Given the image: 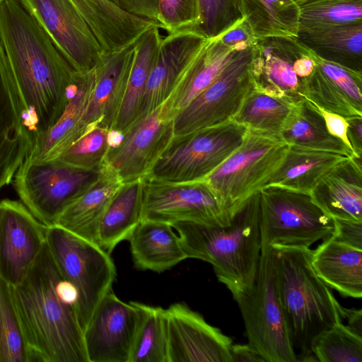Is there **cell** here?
Here are the masks:
<instances>
[{"mask_svg":"<svg viewBox=\"0 0 362 362\" xmlns=\"http://www.w3.org/2000/svg\"><path fill=\"white\" fill-rule=\"evenodd\" d=\"M0 43L22 125L33 147L64 111L76 71L18 0L0 5Z\"/></svg>","mask_w":362,"mask_h":362,"instance_id":"cell-1","label":"cell"},{"mask_svg":"<svg viewBox=\"0 0 362 362\" xmlns=\"http://www.w3.org/2000/svg\"><path fill=\"white\" fill-rule=\"evenodd\" d=\"M11 291L35 362H88L76 311L77 291L60 274L46 244Z\"/></svg>","mask_w":362,"mask_h":362,"instance_id":"cell-2","label":"cell"},{"mask_svg":"<svg viewBox=\"0 0 362 362\" xmlns=\"http://www.w3.org/2000/svg\"><path fill=\"white\" fill-rule=\"evenodd\" d=\"M276 284L289 337L302 361L312 354L315 338L341 323L342 306L332 288L316 274L310 248L274 247Z\"/></svg>","mask_w":362,"mask_h":362,"instance_id":"cell-3","label":"cell"},{"mask_svg":"<svg viewBox=\"0 0 362 362\" xmlns=\"http://www.w3.org/2000/svg\"><path fill=\"white\" fill-rule=\"evenodd\" d=\"M257 194L226 226L192 222L172 226L187 258L210 263L233 296L250 289L257 274L261 255Z\"/></svg>","mask_w":362,"mask_h":362,"instance_id":"cell-4","label":"cell"},{"mask_svg":"<svg viewBox=\"0 0 362 362\" xmlns=\"http://www.w3.org/2000/svg\"><path fill=\"white\" fill-rule=\"evenodd\" d=\"M289 147L280 136L247 128L237 150L204 179L217 194L229 221L267 185Z\"/></svg>","mask_w":362,"mask_h":362,"instance_id":"cell-5","label":"cell"},{"mask_svg":"<svg viewBox=\"0 0 362 362\" xmlns=\"http://www.w3.org/2000/svg\"><path fill=\"white\" fill-rule=\"evenodd\" d=\"M257 195L261 252L274 247L309 248L334 233V219L309 193L266 186Z\"/></svg>","mask_w":362,"mask_h":362,"instance_id":"cell-6","label":"cell"},{"mask_svg":"<svg viewBox=\"0 0 362 362\" xmlns=\"http://www.w3.org/2000/svg\"><path fill=\"white\" fill-rule=\"evenodd\" d=\"M46 245L62 276L78 293L77 315L84 331L95 310L112 289L116 267L98 244L64 228L47 226Z\"/></svg>","mask_w":362,"mask_h":362,"instance_id":"cell-7","label":"cell"},{"mask_svg":"<svg viewBox=\"0 0 362 362\" xmlns=\"http://www.w3.org/2000/svg\"><path fill=\"white\" fill-rule=\"evenodd\" d=\"M233 297L244 322L247 344L265 362H296L276 288L272 247L261 252L252 287Z\"/></svg>","mask_w":362,"mask_h":362,"instance_id":"cell-8","label":"cell"},{"mask_svg":"<svg viewBox=\"0 0 362 362\" xmlns=\"http://www.w3.org/2000/svg\"><path fill=\"white\" fill-rule=\"evenodd\" d=\"M247 130L230 119L174 136L149 175L176 183L202 180L237 150Z\"/></svg>","mask_w":362,"mask_h":362,"instance_id":"cell-9","label":"cell"},{"mask_svg":"<svg viewBox=\"0 0 362 362\" xmlns=\"http://www.w3.org/2000/svg\"><path fill=\"white\" fill-rule=\"evenodd\" d=\"M98 171L79 170L59 160L43 163L24 160L11 183L20 201L40 221L49 226L97 177Z\"/></svg>","mask_w":362,"mask_h":362,"instance_id":"cell-10","label":"cell"},{"mask_svg":"<svg viewBox=\"0 0 362 362\" xmlns=\"http://www.w3.org/2000/svg\"><path fill=\"white\" fill-rule=\"evenodd\" d=\"M252 47L238 52L214 81L176 113L174 136L233 119L253 86Z\"/></svg>","mask_w":362,"mask_h":362,"instance_id":"cell-11","label":"cell"},{"mask_svg":"<svg viewBox=\"0 0 362 362\" xmlns=\"http://www.w3.org/2000/svg\"><path fill=\"white\" fill-rule=\"evenodd\" d=\"M143 180L141 221H158L171 226L182 222L226 226L230 222L217 194L204 180L176 183L148 175Z\"/></svg>","mask_w":362,"mask_h":362,"instance_id":"cell-12","label":"cell"},{"mask_svg":"<svg viewBox=\"0 0 362 362\" xmlns=\"http://www.w3.org/2000/svg\"><path fill=\"white\" fill-rule=\"evenodd\" d=\"M173 119L165 102L122 136L110 135V146L104 161L123 184L150 175L174 137Z\"/></svg>","mask_w":362,"mask_h":362,"instance_id":"cell-13","label":"cell"},{"mask_svg":"<svg viewBox=\"0 0 362 362\" xmlns=\"http://www.w3.org/2000/svg\"><path fill=\"white\" fill-rule=\"evenodd\" d=\"M76 72L92 70L103 54L85 20L70 0H18Z\"/></svg>","mask_w":362,"mask_h":362,"instance_id":"cell-14","label":"cell"},{"mask_svg":"<svg viewBox=\"0 0 362 362\" xmlns=\"http://www.w3.org/2000/svg\"><path fill=\"white\" fill-rule=\"evenodd\" d=\"M47 228L20 200H0V279L11 286L22 281L45 246Z\"/></svg>","mask_w":362,"mask_h":362,"instance_id":"cell-15","label":"cell"},{"mask_svg":"<svg viewBox=\"0 0 362 362\" xmlns=\"http://www.w3.org/2000/svg\"><path fill=\"white\" fill-rule=\"evenodd\" d=\"M139 321L135 302L122 301L111 289L83 331L88 362H129Z\"/></svg>","mask_w":362,"mask_h":362,"instance_id":"cell-16","label":"cell"},{"mask_svg":"<svg viewBox=\"0 0 362 362\" xmlns=\"http://www.w3.org/2000/svg\"><path fill=\"white\" fill-rule=\"evenodd\" d=\"M168 362H231L232 339L180 302L165 309Z\"/></svg>","mask_w":362,"mask_h":362,"instance_id":"cell-17","label":"cell"},{"mask_svg":"<svg viewBox=\"0 0 362 362\" xmlns=\"http://www.w3.org/2000/svg\"><path fill=\"white\" fill-rule=\"evenodd\" d=\"M309 52L295 37L257 39L250 62L253 86L274 96L300 102L304 99L303 78L296 75L293 66Z\"/></svg>","mask_w":362,"mask_h":362,"instance_id":"cell-18","label":"cell"},{"mask_svg":"<svg viewBox=\"0 0 362 362\" xmlns=\"http://www.w3.org/2000/svg\"><path fill=\"white\" fill-rule=\"evenodd\" d=\"M208 40L196 27L187 28L162 38L137 121L165 102L184 70Z\"/></svg>","mask_w":362,"mask_h":362,"instance_id":"cell-19","label":"cell"},{"mask_svg":"<svg viewBox=\"0 0 362 362\" xmlns=\"http://www.w3.org/2000/svg\"><path fill=\"white\" fill-rule=\"evenodd\" d=\"M95 82L94 68L76 72L64 111L47 131L37 136L25 160L33 163L56 160L85 134L88 129L85 115Z\"/></svg>","mask_w":362,"mask_h":362,"instance_id":"cell-20","label":"cell"},{"mask_svg":"<svg viewBox=\"0 0 362 362\" xmlns=\"http://www.w3.org/2000/svg\"><path fill=\"white\" fill-rule=\"evenodd\" d=\"M134 44L103 54L94 67L95 82L85 115L88 129L112 131L120 110L135 57Z\"/></svg>","mask_w":362,"mask_h":362,"instance_id":"cell-21","label":"cell"},{"mask_svg":"<svg viewBox=\"0 0 362 362\" xmlns=\"http://www.w3.org/2000/svg\"><path fill=\"white\" fill-rule=\"evenodd\" d=\"M313 73L303 78V97L344 118L362 116V73L316 56Z\"/></svg>","mask_w":362,"mask_h":362,"instance_id":"cell-22","label":"cell"},{"mask_svg":"<svg viewBox=\"0 0 362 362\" xmlns=\"http://www.w3.org/2000/svg\"><path fill=\"white\" fill-rule=\"evenodd\" d=\"M122 185L117 173L103 161L97 177L64 209L54 225L96 243L103 216Z\"/></svg>","mask_w":362,"mask_h":362,"instance_id":"cell-23","label":"cell"},{"mask_svg":"<svg viewBox=\"0 0 362 362\" xmlns=\"http://www.w3.org/2000/svg\"><path fill=\"white\" fill-rule=\"evenodd\" d=\"M310 194L332 218L362 221L361 158L353 156L332 168Z\"/></svg>","mask_w":362,"mask_h":362,"instance_id":"cell-24","label":"cell"},{"mask_svg":"<svg viewBox=\"0 0 362 362\" xmlns=\"http://www.w3.org/2000/svg\"><path fill=\"white\" fill-rule=\"evenodd\" d=\"M30 150L0 43V191L12 182Z\"/></svg>","mask_w":362,"mask_h":362,"instance_id":"cell-25","label":"cell"},{"mask_svg":"<svg viewBox=\"0 0 362 362\" xmlns=\"http://www.w3.org/2000/svg\"><path fill=\"white\" fill-rule=\"evenodd\" d=\"M128 240L134 266L161 273L187 259L180 239L170 224L143 220Z\"/></svg>","mask_w":362,"mask_h":362,"instance_id":"cell-26","label":"cell"},{"mask_svg":"<svg viewBox=\"0 0 362 362\" xmlns=\"http://www.w3.org/2000/svg\"><path fill=\"white\" fill-rule=\"evenodd\" d=\"M312 264L317 276L344 297L362 296V250L329 238L313 250Z\"/></svg>","mask_w":362,"mask_h":362,"instance_id":"cell-27","label":"cell"},{"mask_svg":"<svg viewBox=\"0 0 362 362\" xmlns=\"http://www.w3.org/2000/svg\"><path fill=\"white\" fill-rule=\"evenodd\" d=\"M238 52L223 43L219 37L208 40L184 70L165 100L174 117L214 81Z\"/></svg>","mask_w":362,"mask_h":362,"instance_id":"cell-28","label":"cell"},{"mask_svg":"<svg viewBox=\"0 0 362 362\" xmlns=\"http://www.w3.org/2000/svg\"><path fill=\"white\" fill-rule=\"evenodd\" d=\"M353 156L290 145L282 165L267 186L309 193L332 168Z\"/></svg>","mask_w":362,"mask_h":362,"instance_id":"cell-29","label":"cell"},{"mask_svg":"<svg viewBox=\"0 0 362 362\" xmlns=\"http://www.w3.org/2000/svg\"><path fill=\"white\" fill-rule=\"evenodd\" d=\"M159 28L158 26L151 28L134 44L135 57L126 93L110 132L113 136H122L139 118L148 77L163 38Z\"/></svg>","mask_w":362,"mask_h":362,"instance_id":"cell-30","label":"cell"},{"mask_svg":"<svg viewBox=\"0 0 362 362\" xmlns=\"http://www.w3.org/2000/svg\"><path fill=\"white\" fill-rule=\"evenodd\" d=\"M144 180L123 184L113 197L98 226L96 243L110 254L122 241L129 239L141 221Z\"/></svg>","mask_w":362,"mask_h":362,"instance_id":"cell-31","label":"cell"},{"mask_svg":"<svg viewBox=\"0 0 362 362\" xmlns=\"http://www.w3.org/2000/svg\"><path fill=\"white\" fill-rule=\"evenodd\" d=\"M296 37L319 58L362 73V22L300 31Z\"/></svg>","mask_w":362,"mask_h":362,"instance_id":"cell-32","label":"cell"},{"mask_svg":"<svg viewBox=\"0 0 362 362\" xmlns=\"http://www.w3.org/2000/svg\"><path fill=\"white\" fill-rule=\"evenodd\" d=\"M281 137L290 145L354 156L346 143L328 132L322 115L305 98L292 111L281 132Z\"/></svg>","mask_w":362,"mask_h":362,"instance_id":"cell-33","label":"cell"},{"mask_svg":"<svg viewBox=\"0 0 362 362\" xmlns=\"http://www.w3.org/2000/svg\"><path fill=\"white\" fill-rule=\"evenodd\" d=\"M243 17L256 39L295 37L299 28V6L293 0H239Z\"/></svg>","mask_w":362,"mask_h":362,"instance_id":"cell-34","label":"cell"},{"mask_svg":"<svg viewBox=\"0 0 362 362\" xmlns=\"http://www.w3.org/2000/svg\"><path fill=\"white\" fill-rule=\"evenodd\" d=\"M299 103L269 95L252 86L233 119L247 128L281 136L288 117Z\"/></svg>","mask_w":362,"mask_h":362,"instance_id":"cell-35","label":"cell"},{"mask_svg":"<svg viewBox=\"0 0 362 362\" xmlns=\"http://www.w3.org/2000/svg\"><path fill=\"white\" fill-rule=\"evenodd\" d=\"M135 303L139 321L129 362H168L165 309Z\"/></svg>","mask_w":362,"mask_h":362,"instance_id":"cell-36","label":"cell"},{"mask_svg":"<svg viewBox=\"0 0 362 362\" xmlns=\"http://www.w3.org/2000/svg\"><path fill=\"white\" fill-rule=\"evenodd\" d=\"M362 22V0H309L299 5L300 31Z\"/></svg>","mask_w":362,"mask_h":362,"instance_id":"cell-37","label":"cell"},{"mask_svg":"<svg viewBox=\"0 0 362 362\" xmlns=\"http://www.w3.org/2000/svg\"><path fill=\"white\" fill-rule=\"evenodd\" d=\"M0 362H35L13 303L11 286L1 279Z\"/></svg>","mask_w":362,"mask_h":362,"instance_id":"cell-38","label":"cell"},{"mask_svg":"<svg viewBox=\"0 0 362 362\" xmlns=\"http://www.w3.org/2000/svg\"><path fill=\"white\" fill-rule=\"evenodd\" d=\"M310 349L320 362H362V337L342 322L317 336Z\"/></svg>","mask_w":362,"mask_h":362,"instance_id":"cell-39","label":"cell"},{"mask_svg":"<svg viewBox=\"0 0 362 362\" xmlns=\"http://www.w3.org/2000/svg\"><path fill=\"white\" fill-rule=\"evenodd\" d=\"M110 146V131L90 127L56 160L82 170H98Z\"/></svg>","mask_w":362,"mask_h":362,"instance_id":"cell-40","label":"cell"},{"mask_svg":"<svg viewBox=\"0 0 362 362\" xmlns=\"http://www.w3.org/2000/svg\"><path fill=\"white\" fill-rule=\"evenodd\" d=\"M200 19L196 27L207 39L216 38L241 22L239 0H199Z\"/></svg>","mask_w":362,"mask_h":362,"instance_id":"cell-41","label":"cell"},{"mask_svg":"<svg viewBox=\"0 0 362 362\" xmlns=\"http://www.w3.org/2000/svg\"><path fill=\"white\" fill-rule=\"evenodd\" d=\"M158 21L168 34L197 27L199 23V0H158Z\"/></svg>","mask_w":362,"mask_h":362,"instance_id":"cell-42","label":"cell"},{"mask_svg":"<svg viewBox=\"0 0 362 362\" xmlns=\"http://www.w3.org/2000/svg\"><path fill=\"white\" fill-rule=\"evenodd\" d=\"M219 37L223 43L236 51L252 47L257 40L245 18Z\"/></svg>","mask_w":362,"mask_h":362,"instance_id":"cell-43","label":"cell"},{"mask_svg":"<svg viewBox=\"0 0 362 362\" xmlns=\"http://www.w3.org/2000/svg\"><path fill=\"white\" fill-rule=\"evenodd\" d=\"M335 230L331 238L335 240L362 250V221L334 219Z\"/></svg>","mask_w":362,"mask_h":362,"instance_id":"cell-44","label":"cell"},{"mask_svg":"<svg viewBox=\"0 0 362 362\" xmlns=\"http://www.w3.org/2000/svg\"><path fill=\"white\" fill-rule=\"evenodd\" d=\"M119 8L158 23V0H108ZM161 28V27H160Z\"/></svg>","mask_w":362,"mask_h":362,"instance_id":"cell-45","label":"cell"},{"mask_svg":"<svg viewBox=\"0 0 362 362\" xmlns=\"http://www.w3.org/2000/svg\"><path fill=\"white\" fill-rule=\"evenodd\" d=\"M312 103L324 118L328 132L332 136L341 139L350 147L346 136L347 122L346 119L337 114L328 112L313 103Z\"/></svg>","mask_w":362,"mask_h":362,"instance_id":"cell-46","label":"cell"},{"mask_svg":"<svg viewBox=\"0 0 362 362\" xmlns=\"http://www.w3.org/2000/svg\"><path fill=\"white\" fill-rule=\"evenodd\" d=\"M347 122L346 136L353 154L356 158L362 156V116L345 118Z\"/></svg>","mask_w":362,"mask_h":362,"instance_id":"cell-47","label":"cell"},{"mask_svg":"<svg viewBox=\"0 0 362 362\" xmlns=\"http://www.w3.org/2000/svg\"><path fill=\"white\" fill-rule=\"evenodd\" d=\"M231 362H265L262 356L247 344H232Z\"/></svg>","mask_w":362,"mask_h":362,"instance_id":"cell-48","label":"cell"},{"mask_svg":"<svg viewBox=\"0 0 362 362\" xmlns=\"http://www.w3.org/2000/svg\"><path fill=\"white\" fill-rule=\"evenodd\" d=\"M344 317L347 320V327L354 334L362 337V310L342 307Z\"/></svg>","mask_w":362,"mask_h":362,"instance_id":"cell-49","label":"cell"},{"mask_svg":"<svg viewBox=\"0 0 362 362\" xmlns=\"http://www.w3.org/2000/svg\"><path fill=\"white\" fill-rule=\"evenodd\" d=\"M295 3H296L298 6L302 4L303 3L309 1V0H293Z\"/></svg>","mask_w":362,"mask_h":362,"instance_id":"cell-50","label":"cell"},{"mask_svg":"<svg viewBox=\"0 0 362 362\" xmlns=\"http://www.w3.org/2000/svg\"><path fill=\"white\" fill-rule=\"evenodd\" d=\"M5 0H0V5Z\"/></svg>","mask_w":362,"mask_h":362,"instance_id":"cell-51","label":"cell"}]
</instances>
